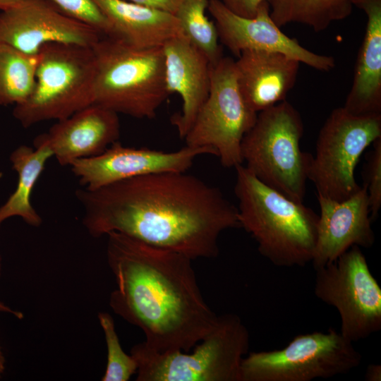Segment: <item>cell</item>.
<instances>
[{"instance_id": "1", "label": "cell", "mask_w": 381, "mask_h": 381, "mask_svg": "<svg viewBox=\"0 0 381 381\" xmlns=\"http://www.w3.org/2000/svg\"><path fill=\"white\" fill-rule=\"evenodd\" d=\"M83 224L98 238L118 232L192 260L219 254L225 230L240 228L222 191L186 171L152 173L96 189H78Z\"/></svg>"}, {"instance_id": "2", "label": "cell", "mask_w": 381, "mask_h": 381, "mask_svg": "<svg viewBox=\"0 0 381 381\" xmlns=\"http://www.w3.org/2000/svg\"><path fill=\"white\" fill-rule=\"evenodd\" d=\"M107 236L116 284L109 298L113 311L143 330L150 349L188 352L218 319L202 296L193 260L118 232Z\"/></svg>"}, {"instance_id": "3", "label": "cell", "mask_w": 381, "mask_h": 381, "mask_svg": "<svg viewBox=\"0 0 381 381\" xmlns=\"http://www.w3.org/2000/svg\"><path fill=\"white\" fill-rule=\"evenodd\" d=\"M235 169L240 228L255 239L259 253L277 267L310 262L319 215L261 182L244 165Z\"/></svg>"}, {"instance_id": "4", "label": "cell", "mask_w": 381, "mask_h": 381, "mask_svg": "<svg viewBox=\"0 0 381 381\" xmlns=\"http://www.w3.org/2000/svg\"><path fill=\"white\" fill-rule=\"evenodd\" d=\"M93 104L117 114L151 119L169 94L162 47L137 48L103 36L92 46Z\"/></svg>"}, {"instance_id": "5", "label": "cell", "mask_w": 381, "mask_h": 381, "mask_svg": "<svg viewBox=\"0 0 381 381\" xmlns=\"http://www.w3.org/2000/svg\"><path fill=\"white\" fill-rule=\"evenodd\" d=\"M304 127L298 111L282 101L258 113L243 138L245 167L261 182L303 202L313 155L301 149Z\"/></svg>"}, {"instance_id": "6", "label": "cell", "mask_w": 381, "mask_h": 381, "mask_svg": "<svg viewBox=\"0 0 381 381\" xmlns=\"http://www.w3.org/2000/svg\"><path fill=\"white\" fill-rule=\"evenodd\" d=\"M250 335L239 316L218 315L214 328L190 353H159L144 342L131 355L138 364L137 381H241V365L248 353Z\"/></svg>"}, {"instance_id": "7", "label": "cell", "mask_w": 381, "mask_h": 381, "mask_svg": "<svg viewBox=\"0 0 381 381\" xmlns=\"http://www.w3.org/2000/svg\"><path fill=\"white\" fill-rule=\"evenodd\" d=\"M37 55L34 88L13 110L25 128L64 119L93 104L96 64L92 47L51 42Z\"/></svg>"}, {"instance_id": "8", "label": "cell", "mask_w": 381, "mask_h": 381, "mask_svg": "<svg viewBox=\"0 0 381 381\" xmlns=\"http://www.w3.org/2000/svg\"><path fill=\"white\" fill-rule=\"evenodd\" d=\"M353 342L333 328L296 336L284 348L250 352L241 381H311L345 374L362 362Z\"/></svg>"}, {"instance_id": "9", "label": "cell", "mask_w": 381, "mask_h": 381, "mask_svg": "<svg viewBox=\"0 0 381 381\" xmlns=\"http://www.w3.org/2000/svg\"><path fill=\"white\" fill-rule=\"evenodd\" d=\"M379 138L381 114L354 115L343 107L332 110L319 132L308 174L317 195L341 201L358 192V159Z\"/></svg>"}, {"instance_id": "10", "label": "cell", "mask_w": 381, "mask_h": 381, "mask_svg": "<svg viewBox=\"0 0 381 381\" xmlns=\"http://www.w3.org/2000/svg\"><path fill=\"white\" fill-rule=\"evenodd\" d=\"M258 113L246 103L239 89L235 60L222 56L211 65L208 97L184 137L186 145L208 147L225 168L243 164V138Z\"/></svg>"}, {"instance_id": "11", "label": "cell", "mask_w": 381, "mask_h": 381, "mask_svg": "<svg viewBox=\"0 0 381 381\" xmlns=\"http://www.w3.org/2000/svg\"><path fill=\"white\" fill-rule=\"evenodd\" d=\"M315 271L314 294L337 309L344 337L358 341L381 329V288L360 247Z\"/></svg>"}, {"instance_id": "12", "label": "cell", "mask_w": 381, "mask_h": 381, "mask_svg": "<svg viewBox=\"0 0 381 381\" xmlns=\"http://www.w3.org/2000/svg\"><path fill=\"white\" fill-rule=\"evenodd\" d=\"M207 9L219 41L237 57L246 50L266 51L285 54L320 71L335 66L332 56L313 52L285 35L272 19L268 1L262 2L251 18L231 12L221 0H209Z\"/></svg>"}, {"instance_id": "13", "label": "cell", "mask_w": 381, "mask_h": 381, "mask_svg": "<svg viewBox=\"0 0 381 381\" xmlns=\"http://www.w3.org/2000/svg\"><path fill=\"white\" fill-rule=\"evenodd\" d=\"M102 37L48 0H24L0 11V42L28 54H37L43 45L51 42L92 47Z\"/></svg>"}, {"instance_id": "14", "label": "cell", "mask_w": 381, "mask_h": 381, "mask_svg": "<svg viewBox=\"0 0 381 381\" xmlns=\"http://www.w3.org/2000/svg\"><path fill=\"white\" fill-rule=\"evenodd\" d=\"M214 155L208 147L185 145L173 152L126 147L116 141L101 154L80 159L71 165L80 185L96 189L124 179L164 171H187L195 159Z\"/></svg>"}, {"instance_id": "15", "label": "cell", "mask_w": 381, "mask_h": 381, "mask_svg": "<svg viewBox=\"0 0 381 381\" xmlns=\"http://www.w3.org/2000/svg\"><path fill=\"white\" fill-rule=\"evenodd\" d=\"M320 214L312 260L314 270L334 262L353 246L368 248L375 243L368 192L363 185L341 201L317 195Z\"/></svg>"}, {"instance_id": "16", "label": "cell", "mask_w": 381, "mask_h": 381, "mask_svg": "<svg viewBox=\"0 0 381 381\" xmlns=\"http://www.w3.org/2000/svg\"><path fill=\"white\" fill-rule=\"evenodd\" d=\"M162 49L167 90L182 99L181 111L173 115L171 122L184 138L208 97L212 63L183 35L167 42Z\"/></svg>"}, {"instance_id": "17", "label": "cell", "mask_w": 381, "mask_h": 381, "mask_svg": "<svg viewBox=\"0 0 381 381\" xmlns=\"http://www.w3.org/2000/svg\"><path fill=\"white\" fill-rule=\"evenodd\" d=\"M118 114L92 104L70 116L57 121L37 139L45 143L61 166L98 155L118 141Z\"/></svg>"}, {"instance_id": "18", "label": "cell", "mask_w": 381, "mask_h": 381, "mask_svg": "<svg viewBox=\"0 0 381 381\" xmlns=\"http://www.w3.org/2000/svg\"><path fill=\"white\" fill-rule=\"evenodd\" d=\"M300 62L285 54L246 50L235 60L237 83L248 106L258 113L286 100Z\"/></svg>"}, {"instance_id": "19", "label": "cell", "mask_w": 381, "mask_h": 381, "mask_svg": "<svg viewBox=\"0 0 381 381\" xmlns=\"http://www.w3.org/2000/svg\"><path fill=\"white\" fill-rule=\"evenodd\" d=\"M108 20V37L137 48L162 47L182 35L174 14L125 0H93Z\"/></svg>"}, {"instance_id": "20", "label": "cell", "mask_w": 381, "mask_h": 381, "mask_svg": "<svg viewBox=\"0 0 381 381\" xmlns=\"http://www.w3.org/2000/svg\"><path fill=\"white\" fill-rule=\"evenodd\" d=\"M367 16L353 83L343 107L359 116L381 114V0H355Z\"/></svg>"}, {"instance_id": "21", "label": "cell", "mask_w": 381, "mask_h": 381, "mask_svg": "<svg viewBox=\"0 0 381 381\" xmlns=\"http://www.w3.org/2000/svg\"><path fill=\"white\" fill-rule=\"evenodd\" d=\"M34 145L35 148L20 145L10 155L12 167L18 175V182L14 192L0 207V225L12 217H20L32 226L42 224L41 217L32 205L31 196L35 185L53 153L45 143L37 138Z\"/></svg>"}, {"instance_id": "22", "label": "cell", "mask_w": 381, "mask_h": 381, "mask_svg": "<svg viewBox=\"0 0 381 381\" xmlns=\"http://www.w3.org/2000/svg\"><path fill=\"white\" fill-rule=\"evenodd\" d=\"M272 19L279 27L301 23L315 32L349 17L355 0H268Z\"/></svg>"}, {"instance_id": "23", "label": "cell", "mask_w": 381, "mask_h": 381, "mask_svg": "<svg viewBox=\"0 0 381 381\" xmlns=\"http://www.w3.org/2000/svg\"><path fill=\"white\" fill-rule=\"evenodd\" d=\"M38 55H31L0 42V105H17L31 94L35 83Z\"/></svg>"}, {"instance_id": "24", "label": "cell", "mask_w": 381, "mask_h": 381, "mask_svg": "<svg viewBox=\"0 0 381 381\" xmlns=\"http://www.w3.org/2000/svg\"><path fill=\"white\" fill-rule=\"evenodd\" d=\"M209 0H181L174 14L183 35L202 50L212 64L222 56V44L214 21L206 16Z\"/></svg>"}, {"instance_id": "25", "label": "cell", "mask_w": 381, "mask_h": 381, "mask_svg": "<svg viewBox=\"0 0 381 381\" xmlns=\"http://www.w3.org/2000/svg\"><path fill=\"white\" fill-rule=\"evenodd\" d=\"M98 318L107 348V368L102 380L128 381L137 373V362L121 348L112 317L107 313L101 312Z\"/></svg>"}, {"instance_id": "26", "label": "cell", "mask_w": 381, "mask_h": 381, "mask_svg": "<svg viewBox=\"0 0 381 381\" xmlns=\"http://www.w3.org/2000/svg\"><path fill=\"white\" fill-rule=\"evenodd\" d=\"M66 16L108 36L110 28L106 17L93 0H48Z\"/></svg>"}, {"instance_id": "27", "label": "cell", "mask_w": 381, "mask_h": 381, "mask_svg": "<svg viewBox=\"0 0 381 381\" xmlns=\"http://www.w3.org/2000/svg\"><path fill=\"white\" fill-rule=\"evenodd\" d=\"M373 145L364 169V186L368 192L372 222L377 218L381 207V138L376 140Z\"/></svg>"}, {"instance_id": "28", "label": "cell", "mask_w": 381, "mask_h": 381, "mask_svg": "<svg viewBox=\"0 0 381 381\" xmlns=\"http://www.w3.org/2000/svg\"><path fill=\"white\" fill-rule=\"evenodd\" d=\"M235 14L248 18H253L260 5L268 0H221Z\"/></svg>"}, {"instance_id": "29", "label": "cell", "mask_w": 381, "mask_h": 381, "mask_svg": "<svg viewBox=\"0 0 381 381\" xmlns=\"http://www.w3.org/2000/svg\"><path fill=\"white\" fill-rule=\"evenodd\" d=\"M139 5L163 10L175 14L181 0H125Z\"/></svg>"}, {"instance_id": "30", "label": "cell", "mask_w": 381, "mask_h": 381, "mask_svg": "<svg viewBox=\"0 0 381 381\" xmlns=\"http://www.w3.org/2000/svg\"><path fill=\"white\" fill-rule=\"evenodd\" d=\"M365 380L367 381L381 380V365L378 364H370L366 368Z\"/></svg>"}, {"instance_id": "31", "label": "cell", "mask_w": 381, "mask_h": 381, "mask_svg": "<svg viewBox=\"0 0 381 381\" xmlns=\"http://www.w3.org/2000/svg\"><path fill=\"white\" fill-rule=\"evenodd\" d=\"M0 274H1V256H0ZM0 312L10 313L18 319H22L23 318V314L21 312L13 310L12 308H9L8 306L1 303V301H0Z\"/></svg>"}, {"instance_id": "32", "label": "cell", "mask_w": 381, "mask_h": 381, "mask_svg": "<svg viewBox=\"0 0 381 381\" xmlns=\"http://www.w3.org/2000/svg\"><path fill=\"white\" fill-rule=\"evenodd\" d=\"M24 0H0V11L5 10Z\"/></svg>"}, {"instance_id": "33", "label": "cell", "mask_w": 381, "mask_h": 381, "mask_svg": "<svg viewBox=\"0 0 381 381\" xmlns=\"http://www.w3.org/2000/svg\"><path fill=\"white\" fill-rule=\"evenodd\" d=\"M5 369V358L0 346V378Z\"/></svg>"}]
</instances>
